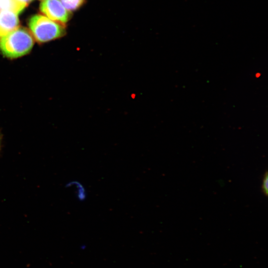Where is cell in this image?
Returning <instances> with one entry per match:
<instances>
[{"instance_id": "cell-9", "label": "cell", "mask_w": 268, "mask_h": 268, "mask_svg": "<svg viewBox=\"0 0 268 268\" xmlns=\"http://www.w3.org/2000/svg\"></svg>"}, {"instance_id": "cell-2", "label": "cell", "mask_w": 268, "mask_h": 268, "mask_svg": "<svg viewBox=\"0 0 268 268\" xmlns=\"http://www.w3.org/2000/svg\"><path fill=\"white\" fill-rule=\"evenodd\" d=\"M28 25L34 37L40 43L59 38L64 35L66 32L63 24L39 14L32 16Z\"/></svg>"}, {"instance_id": "cell-5", "label": "cell", "mask_w": 268, "mask_h": 268, "mask_svg": "<svg viewBox=\"0 0 268 268\" xmlns=\"http://www.w3.org/2000/svg\"><path fill=\"white\" fill-rule=\"evenodd\" d=\"M23 9L14 0H0V10H11L19 14Z\"/></svg>"}, {"instance_id": "cell-8", "label": "cell", "mask_w": 268, "mask_h": 268, "mask_svg": "<svg viewBox=\"0 0 268 268\" xmlns=\"http://www.w3.org/2000/svg\"><path fill=\"white\" fill-rule=\"evenodd\" d=\"M19 5L24 8L33 0H14Z\"/></svg>"}, {"instance_id": "cell-3", "label": "cell", "mask_w": 268, "mask_h": 268, "mask_svg": "<svg viewBox=\"0 0 268 268\" xmlns=\"http://www.w3.org/2000/svg\"><path fill=\"white\" fill-rule=\"evenodd\" d=\"M41 11L50 19L64 24L69 18V11L59 0H44L40 4Z\"/></svg>"}, {"instance_id": "cell-6", "label": "cell", "mask_w": 268, "mask_h": 268, "mask_svg": "<svg viewBox=\"0 0 268 268\" xmlns=\"http://www.w3.org/2000/svg\"><path fill=\"white\" fill-rule=\"evenodd\" d=\"M64 7L69 11H73L80 7L85 0H61Z\"/></svg>"}, {"instance_id": "cell-7", "label": "cell", "mask_w": 268, "mask_h": 268, "mask_svg": "<svg viewBox=\"0 0 268 268\" xmlns=\"http://www.w3.org/2000/svg\"><path fill=\"white\" fill-rule=\"evenodd\" d=\"M262 189L264 195L265 196H267L268 191V177L267 172H266L264 175L262 182Z\"/></svg>"}, {"instance_id": "cell-4", "label": "cell", "mask_w": 268, "mask_h": 268, "mask_svg": "<svg viewBox=\"0 0 268 268\" xmlns=\"http://www.w3.org/2000/svg\"><path fill=\"white\" fill-rule=\"evenodd\" d=\"M18 14L11 10H0V38L18 28L19 25Z\"/></svg>"}, {"instance_id": "cell-1", "label": "cell", "mask_w": 268, "mask_h": 268, "mask_svg": "<svg viewBox=\"0 0 268 268\" xmlns=\"http://www.w3.org/2000/svg\"><path fill=\"white\" fill-rule=\"evenodd\" d=\"M34 45V39L29 30L18 28L0 38V52L9 58H17L28 54Z\"/></svg>"}]
</instances>
